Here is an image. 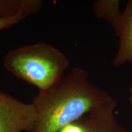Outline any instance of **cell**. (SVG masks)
Instances as JSON below:
<instances>
[{"label": "cell", "mask_w": 132, "mask_h": 132, "mask_svg": "<svg viewBox=\"0 0 132 132\" xmlns=\"http://www.w3.org/2000/svg\"><path fill=\"white\" fill-rule=\"evenodd\" d=\"M119 38L118 52L113 61V65L119 67L125 62L132 63V0L127 3L118 31Z\"/></svg>", "instance_id": "cell-4"}, {"label": "cell", "mask_w": 132, "mask_h": 132, "mask_svg": "<svg viewBox=\"0 0 132 132\" xmlns=\"http://www.w3.org/2000/svg\"><path fill=\"white\" fill-rule=\"evenodd\" d=\"M36 119L32 103H24L0 91V132H31Z\"/></svg>", "instance_id": "cell-3"}, {"label": "cell", "mask_w": 132, "mask_h": 132, "mask_svg": "<svg viewBox=\"0 0 132 132\" xmlns=\"http://www.w3.org/2000/svg\"><path fill=\"white\" fill-rule=\"evenodd\" d=\"M3 64L10 73L42 90L61 80L69 61L57 48L40 42L10 51Z\"/></svg>", "instance_id": "cell-2"}, {"label": "cell", "mask_w": 132, "mask_h": 132, "mask_svg": "<svg viewBox=\"0 0 132 132\" xmlns=\"http://www.w3.org/2000/svg\"><path fill=\"white\" fill-rule=\"evenodd\" d=\"M41 0H0V17L11 16L29 9L40 10Z\"/></svg>", "instance_id": "cell-7"}, {"label": "cell", "mask_w": 132, "mask_h": 132, "mask_svg": "<svg viewBox=\"0 0 132 132\" xmlns=\"http://www.w3.org/2000/svg\"><path fill=\"white\" fill-rule=\"evenodd\" d=\"M129 92H130V101L132 103V86L130 87Z\"/></svg>", "instance_id": "cell-9"}, {"label": "cell", "mask_w": 132, "mask_h": 132, "mask_svg": "<svg viewBox=\"0 0 132 132\" xmlns=\"http://www.w3.org/2000/svg\"><path fill=\"white\" fill-rule=\"evenodd\" d=\"M119 0H97L93 5L94 14L98 19H105L110 23L115 32L118 31L122 19Z\"/></svg>", "instance_id": "cell-6"}, {"label": "cell", "mask_w": 132, "mask_h": 132, "mask_svg": "<svg viewBox=\"0 0 132 132\" xmlns=\"http://www.w3.org/2000/svg\"><path fill=\"white\" fill-rule=\"evenodd\" d=\"M39 11V9H29L13 15L0 17V31L9 28L14 24L23 20L31 15L37 13Z\"/></svg>", "instance_id": "cell-8"}, {"label": "cell", "mask_w": 132, "mask_h": 132, "mask_svg": "<svg viewBox=\"0 0 132 132\" xmlns=\"http://www.w3.org/2000/svg\"><path fill=\"white\" fill-rule=\"evenodd\" d=\"M115 106L114 101L86 114V132H120L113 114Z\"/></svg>", "instance_id": "cell-5"}, {"label": "cell", "mask_w": 132, "mask_h": 132, "mask_svg": "<svg viewBox=\"0 0 132 132\" xmlns=\"http://www.w3.org/2000/svg\"><path fill=\"white\" fill-rule=\"evenodd\" d=\"M114 102L106 90L89 81V74L75 67L57 83L39 90L32 103L37 119L31 132H58L95 108Z\"/></svg>", "instance_id": "cell-1"}]
</instances>
